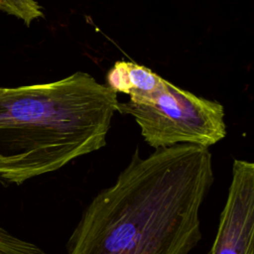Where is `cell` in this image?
Instances as JSON below:
<instances>
[{"label": "cell", "instance_id": "cell-1", "mask_svg": "<svg viewBox=\"0 0 254 254\" xmlns=\"http://www.w3.org/2000/svg\"><path fill=\"white\" fill-rule=\"evenodd\" d=\"M213 180L208 148L178 144L145 158L136 150L86 205L65 254H189Z\"/></svg>", "mask_w": 254, "mask_h": 254}, {"label": "cell", "instance_id": "cell-2", "mask_svg": "<svg viewBox=\"0 0 254 254\" xmlns=\"http://www.w3.org/2000/svg\"><path fill=\"white\" fill-rule=\"evenodd\" d=\"M129 96L127 102L118 101L116 111L132 116L154 149L178 144L208 148L226 135L224 107L219 102L196 96L165 78L155 90Z\"/></svg>", "mask_w": 254, "mask_h": 254}, {"label": "cell", "instance_id": "cell-3", "mask_svg": "<svg viewBox=\"0 0 254 254\" xmlns=\"http://www.w3.org/2000/svg\"><path fill=\"white\" fill-rule=\"evenodd\" d=\"M209 254H254V164L233 161L226 202Z\"/></svg>", "mask_w": 254, "mask_h": 254}, {"label": "cell", "instance_id": "cell-4", "mask_svg": "<svg viewBox=\"0 0 254 254\" xmlns=\"http://www.w3.org/2000/svg\"><path fill=\"white\" fill-rule=\"evenodd\" d=\"M107 84L113 91L126 94L148 93L155 90L163 77L149 67L132 62L118 61L107 72Z\"/></svg>", "mask_w": 254, "mask_h": 254}, {"label": "cell", "instance_id": "cell-5", "mask_svg": "<svg viewBox=\"0 0 254 254\" xmlns=\"http://www.w3.org/2000/svg\"><path fill=\"white\" fill-rule=\"evenodd\" d=\"M0 10L21 19L27 26L44 16L35 0H0Z\"/></svg>", "mask_w": 254, "mask_h": 254}, {"label": "cell", "instance_id": "cell-6", "mask_svg": "<svg viewBox=\"0 0 254 254\" xmlns=\"http://www.w3.org/2000/svg\"><path fill=\"white\" fill-rule=\"evenodd\" d=\"M0 254H48L41 247L21 239L0 225Z\"/></svg>", "mask_w": 254, "mask_h": 254}, {"label": "cell", "instance_id": "cell-7", "mask_svg": "<svg viewBox=\"0 0 254 254\" xmlns=\"http://www.w3.org/2000/svg\"><path fill=\"white\" fill-rule=\"evenodd\" d=\"M2 90H3V87H0V93L2 92Z\"/></svg>", "mask_w": 254, "mask_h": 254}]
</instances>
